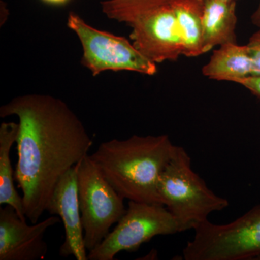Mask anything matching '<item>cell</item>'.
<instances>
[{
    "label": "cell",
    "instance_id": "obj_2",
    "mask_svg": "<svg viewBox=\"0 0 260 260\" xmlns=\"http://www.w3.org/2000/svg\"><path fill=\"white\" fill-rule=\"evenodd\" d=\"M176 147L167 135H133L104 142L90 158L124 199L162 205L158 179Z\"/></svg>",
    "mask_w": 260,
    "mask_h": 260
},
{
    "label": "cell",
    "instance_id": "obj_7",
    "mask_svg": "<svg viewBox=\"0 0 260 260\" xmlns=\"http://www.w3.org/2000/svg\"><path fill=\"white\" fill-rule=\"evenodd\" d=\"M68 26L79 38L83 50L82 64L93 76L107 70H127L147 75H154L158 71L156 64L126 38L93 28L73 12L68 15Z\"/></svg>",
    "mask_w": 260,
    "mask_h": 260
},
{
    "label": "cell",
    "instance_id": "obj_3",
    "mask_svg": "<svg viewBox=\"0 0 260 260\" xmlns=\"http://www.w3.org/2000/svg\"><path fill=\"white\" fill-rule=\"evenodd\" d=\"M158 191L162 205L175 218L179 232L195 230L210 214L229 206L227 199L213 192L193 171L190 156L180 146L176 147L159 177Z\"/></svg>",
    "mask_w": 260,
    "mask_h": 260
},
{
    "label": "cell",
    "instance_id": "obj_1",
    "mask_svg": "<svg viewBox=\"0 0 260 260\" xmlns=\"http://www.w3.org/2000/svg\"><path fill=\"white\" fill-rule=\"evenodd\" d=\"M18 118L15 179L32 223L47 211L59 179L88 155L93 140L66 103L42 94L20 95L0 107L2 118Z\"/></svg>",
    "mask_w": 260,
    "mask_h": 260
},
{
    "label": "cell",
    "instance_id": "obj_19",
    "mask_svg": "<svg viewBox=\"0 0 260 260\" xmlns=\"http://www.w3.org/2000/svg\"><path fill=\"white\" fill-rule=\"evenodd\" d=\"M42 1L51 5H63L68 3L70 0H42Z\"/></svg>",
    "mask_w": 260,
    "mask_h": 260
},
{
    "label": "cell",
    "instance_id": "obj_15",
    "mask_svg": "<svg viewBox=\"0 0 260 260\" xmlns=\"http://www.w3.org/2000/svg\"><path fill=\"white\" fill-rule=\"evenodd\" d=\"M174 0H105L101 3L108 18L129 25L138 18L164 7Z\"/></svg>",
    "mask_w": 260,
    "mask_h": 260
},
{
    "label": "cell",
    "instance_id": "obj_11",
    "mask_svg": "<svg viewBox=\"0 0 260 260\" xmlns=\"http://www.w3.org/2000/svg\"><path fill=\"white\" fill-rule=\"evenodd\" d=\"M237 2L204 0L203 15V54L217 46L237 43Z\"/></svg>",
    "mask_w": 260,
    "mask_h": 260
},
{
    "label": "cell",
    "instance_id": "obj_6",
    "mask_svg": "<svg viewBox=\"0 0 260 260\" xmlns=\"http://www.w3.org/2000/svg\"><path fill=\"white\" fill-rule=\"evenodd\" d=\"M177 233H180L177 221L165 205L129 200L125 214L104 241L89 251L88 259L113 260L121 251L138 250L153 237Z\"/></svg>",
    "mask_w": 260,
    "mask_h": 260
},
{
    "label": "cell",
    "instance_id": "obj_16",
    "mask_svg": "<svg viewBox=\"0 0 260 260\" xmlns=\"http://www.w3.org/2000/svg\"><path fill=\"white\" fill-rule=\"evenodd\" d=\"M253 63V72L251 75H260V28L254 32L246 44Z\"/></svg>",
    "mask_w": 260,
    "mask_h": 260
},
{
    "label": "cell",
    "instance_id": "obj_12",
    "mask_svg": "<svg viewBox=\"0 0 260 260\" xmlns=\"http://www.w3.org/2000/svg\"><path fill=\"white\" fill-rule=\"evenodd\" d=\"M203 74L210 79L237 83L252 75L253 63L247 46L229 43L213 51Z\"/></svg>",
    "mask_w": 260,
    "mask_h": 260
},
{
    "label": "cell",
    "instance_id": "obj_9",
    "mask_svg": "<svg viewBox=\"0 0 260 260\" xmlns=\"http://www.w3.org/2000/svg\"><path fill=\"white\" fill-rule=\"evenodd\" d=\"M60 223L49 217L40 223H26L11 205L0 208V260H37L45 258L48 246L44 236L49 228Z\"/></svg>",
    "mask_w": 260,
    "mask_h": 260
},
{
    "label": "cell",
    "instance_id": "obj_4",
    "mask_svg": "<svg viewBox=\"0 0 260 260\" xmlns=\"http://www.w3.org/2000/svg\"><path fill=\"white\" fill-rule=\"evenodd\" d=\"M182 251L184 260H249L260 256V205L226 224L207 220Z\"/></svg>",
    "mask_w": 260,
    "mask_h": 260
},
{
    "label": "cell",
    "instance_id": "obj_13",
    "mask_svg": "<svg viewBox=\"0 0 260 260\" xmlns=\"http://www.w3.org/2000/svg\"><path fill=\"white\" fill-rule=\"evenodd\" d=\"M172 8L183 44V55L203 54V15L204 0H174Z\"/></svg>",
    "mask_w": 260,
    "mask_h": 260
},
{
    "label": "cell",
    "instance_id": "obj_10",
    "mask_svg": "<svg viewBox=\"0 0 260 260\" xmlns=\"http://www.w3.org/2000/svg\"><path fill=\"white\" fill-rule=\"evenodd\" d=\"M77 172L76 164L59 179L53 191L47 211L51 215H59L64 224L65 239L59 249L60 256H73L77 260H88L78 198Z\"/></svg>",
    "mask_w": 260,
    "mask_h": 260
},
{
    "label": "cell",
    "instance_id": "obj_17",
    "mask_svg": "<svg viewBox=\"0 0 260 260\" xmlns=\"http://www.w3.org/2000/svg\"><path fill=\"white\" fill-rule=\"evenodd\" d=\"M236 83L240 84L260 99V75H250L237 80Z\"/></svg>",
    "mask_w": 260,
    "mask_h": 260
},
{
    "label": "cell",
    "instance_id": "obj_20",
    "mask_svg": "<svg viewBox=\"0 0 260 260\" xmlns=\"http://www.w3.org/2000/svg\"><path fill=\"white\" fill-rule=\"evenodd\" d=\"M224 1H226V2H237L238 0H224Z\"/></svg>",
    "mask_w": 260,
    "mask_h": 260
},
{
    "label": "cell",
    "instance_id": "obj_5",
    "mask_svg": "<svg viewBox=\"0 0 260 260\" xmlns=\"http://www.w3.org/2000/svg\"><path fill=\"white\" fill-rule=\"evenodd\" d=\"M78 189L87 250L97 247L125 214L124 198L87 155L78 164Z\"/></svg>",
    "mask_w": 260,
    "mask_h": 260
},
{
    "label": "cell",
    "instance_id": "obj_8",
    "mask_svg": "<svg viewBox=\"0 0 260 260\" xmlns=\"http://www.w3.org/2000/svg\"><path fill=\"white\" fill-rule=\"evenodd\" d=\"M129 26L134 47L155 64L177 61L183 55L182 41L172 5L138 18Z\"/></svg>",
    "mask_w": 260,
    "mask_h": 260
},
{
    "label": "cell",
    "instance_id": "obj_14",
    "mask_svg": "<svg viewBox=\"0 0 260 260\" xmlns=\"http://www.w3.org/2000/svg\"><path fill=\"white\" fill-rule=\"evenodd\" d=\"M19 124L3 122L0 126V205L15 208L20 218L26 220L23 198L15 187V172L12 167L10 151L16 143Z\"/></svg>",
    "mask_w": 260,
    "mask_h": 260
},
{
    "label": "cell",
    "instance_id": "obj_18",
    "mask_svg": "<svg viewBox=\"0 0 260 260\" xmlns=\"http://www.w3.org/2000/svg\"><path fill=\"white\" fill-rule=\"evenodd\" d=\"M251 23L260 28V0L259 6L251 17Z\"/></svg>",
    "mask_w": 260,
    "mask_h": 260
},
{
    "label": "cell",
    "instance_id": "obj_21",
    "mask_svg": "<svg viewBox=\"0 0 260 260\" xmlns=\"http://www.w3.org/2000/svg\"><path fill=\"white\" fill-rule=\"evenodd\" d=\"M257 260H260V256L259 258H258Z\"/></svg>",
    "mask_w": 260,
    "mask_h": 260
}]
</instances>
